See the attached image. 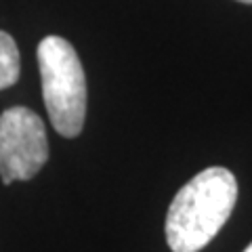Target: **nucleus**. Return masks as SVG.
Returning <instances> with one entry per match:
<instances>
[{"label": "nucleus", "mask_w": 252, "mask_h": 252, "mask_svg": "<svg viewBox=\"0 0 252 252\" xmlns=\"http://www.w3.org/2000/svg\"><path fill=\"white\" fill-rule=\"evenodd\" d=\"M42 97L53 128L74 139L86 118V78L74 46L61 36H46L38 44Z\"/></svg>", "instance_id": "f03ea898"}, {"label": "nucleus", "mask_w": 252, "mask_h": 252, "mask_svg": "<svg viewBox=\"0 0 252 252\" xmlns=\"http://www.w3.org/2000/svg\"><path fill=\"white\" fill-rule=\"evenodd\" d=\"M240 2H244V4H252V0H240Z\"/></svg>", "instance_id": "39448f33"}, {"label": "nucleus", "mask_w": 252, "mask_h": 252, "mask_svg": "<svg viewBox=\"0 0 252 252\" xmlns=\"http://www.w3.org/2000/svg\"><path fill=\"white\" fill-rule=\"evenodd\" d=\"M244 252H252V244H248V248H246V250H244Z\"/></svg>", "instance_id": "423d86ee"}, {"label": "nucleus", "mask_w": 252, "mask_h": 252, "mask_svg": "<svg viewBox=\"0 0 252 252\" xmlns=\"http://www.w3.org/2000/svg\"><path fill=\"white\" fill-rule=\"evenodd\" d=\"M238 202V181L223 166L198 172L179 189L166 215V242L172 252H198L227 223Z\"/></svg>", "instance_id": "f257e3e1"}, {"label": "nucleus", "mask_w": 252, "mask_h": 252, "mask_svg": "<svg viewBox=\"0 0 252 252\" xmlns=\"http://www.w3.org/2000/svg\"><path fill=\"white\" fill-rule=\"evenodd\" d=\"M19 80V51L13 38L0 30V91Z\"/></svg>", "instance_id": "20e7f679"}, {"label": "nucleus", "mask_w": 252, "mask_h": 252, "mask_svg": "<svg viewBox=\"0 0 252 252\" xmlns=\"http://www.w3.org/2000/svg\"><path fill=\"white\" fill-rule=\"evenodd\" d=\"M49 160V139L42 118L28 107L0 114V177L4 185L30 181Z\"/></svg>", "instance_id": "7ed1b4c3"}]
</instances>
